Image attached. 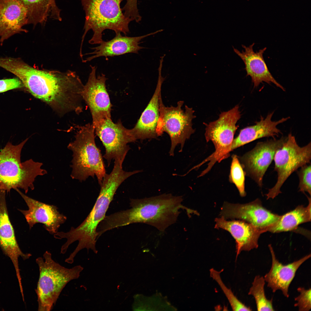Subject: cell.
<instances>
[{"mask_svg":"<svg viewBox=\"0 0 311 311\" xmlns=\"http://www.w3.org/2000/svg\"><path fill=\"white\" fill-rule=\"evenodd\" d=\"M23 87L22 82L18 78L0 80V93Z\"/></svg>","mask_w":311,"mask_h":311,"instance_id":"4dcf8cb0","label":"cell"},{"mask_svg":"<svg viewBox=\"0 0 311 311\" xmlns=\"http://www.w3.org/2000/svg\"><path fill=\"white\" fill-rule=\"evenodd\" d=\"M210 276L219 285L227 298L233 311H251V309L241 302L223 281L220 276L222 270L218 271L213 268L210 269Z\"/></svg>","mask_w":311,"mask_h":311,"instance_id":"4316f807","label":"cell"},{"mask_svg":"<svg viewBox=\"0 0 311 311\" xmlns=\"http://www.w3.org/2000/svg\"><path fill=\"white\" fill-rule=\"evenodd\" d=\"M95 132L104 146L103 157L109 166L113 160L126 156L130 149L128 143L135 141L130 129L125 128L120 121L115 123L111 118L106 119L94 126Z\"/></svg>","mask_w":311,"mask_h":311,"instance_id":"7c38bea8","label":"cell"},{"mask_svg":"<svg viewBox=\"0 0 311 311\" xmlns=\"http://www.w3.org/2000/svg\"><path fill=\"white\" fill-rule=\"evenodd\" d=\"M162 31L160 30L143 35L134 37L123 36L121 33L116 34L112 39L107 41H103L98 46L92 48L93 51L87 54L90 56L83 61H90L102 56L113 57L129 53L138 54L141 50L145 48L139 45L140 41L142 39Z\"/></svg>","mask_w":311,"mask_h":311,"instance_id":"7402d4cb","label":"cell"},{"mask_svg":"<svg viewBox=\"0 0 311 311\" xmlns=\"http://www.w3.org/2000/svg\"><path fill=\"white\" fill-rule=\"evenodd\" d=\"M273 114L272 112L265 118L261 117L254 125L241 129L238 136L233 140L231 151L257 139L268 137L275 138V136H278L281 132L277 126L290 117H283L278 121H273L272 119Z\"/></svg>","mask_w":311,"mask_h":311,"instance_id":"603a6c76","label":"cell"},{"mask_svg":"<svg viewBox=\"0 0 311 311\" xmlns=\"http://www.w3.org/2000/svg\"><path fill=\"white\" fill-rule=\"evenodd\" d=\"M7 70L16 76L33 95L56 111L81 110L80 103L84 85L75 72L37 69L18 58L10 62Z\"/></svg>","mask_w":311,"mask_h":311,"instance_id":"6da1fadb","label":"cell"},{"mask_svg":"<svg viewBox=\"0 0 311 311\" xmlns=\"http://www.w3.org/2000/svg\"><path fill=\"white\" fill-rule=\"evenodd\" d=\"M307 206H298L295 209L280 216L278 220L268 231L275 233L291 231L300 224L311 221V198L307 197Z\"/></svg>","mask_w":311,"mask_h":311,"instance_id":"d4e9b609","label":"cell"},{"mask_svg":"<svg viewBox=\"0 0 311 311\" xmlns=\"http://www.w3.org/2000/svg\"><path fill=\"white\" fill-rule=\"evenodd\" d=\"M85 13L84 33L80 50L87 33L93 32L89 41L91 44H99L103 40V33L105 29L113 31L116 34L129 32V24L132 20L126 17L121 8L122 0H81Z\"/></svg>","mask_w":311,"mask_h":311,"instance_id":"5b68a950","label":"cell"},{"mask_svg":"<svg viewBox=\"0 0 311 311\" xmlns=\"http://www.w3.org/2000/svg\"><path fill=\"white\" fill-rule=\"evenodd\" d=\"M311 143L303 147L297 144L295 137L290 133L281 148L276 153L274 170L277 173L276 183L266 194L267 199H273L281 193L284 183L294 172L303 166L310 164Z\"/></svg>","mask_w":311,"mask_h":311,"instance_id":"30bf717a","label":"cell"},{"mask_svg":"<svg viewBox=\"0 0 311 311\" xmlns=\"http://www.w3.org/2000/svg\"><path fill=\"white\" fill-rule=\"evenodd\" d=\"M28 24L27 12L18 0H0V44L12 35L28 31L22 28Z\"/></svg>","mask_w":311,"mask_h":311,"instance_id":"ac0fdd59","label":"cell"},{"mask_svg":"<svg viewBox=\"0 0 311 311\" xmlns=\"http://www.w3.org/2000/svg\"><path fill=\"white\" fill-rule=\"evenodd\" d=\"M123 183L122 178L113 173L106 174L103 177L100 185L98 196L90 213L84 221L76 228L72 227L67 232H58L55 235L56 239L67 240L62 246V249L66 251L69 246L76 241L78 244L71 256L75 257L80 250L86 248L97 253L95 247L97 238L96 230L100 223L104 219L110 204L115 193Z\"/></svg>","mask_w":311,"mask_h":311,"instance_id":"3957f363","label":"cell"},{"mask_svg":"<svg viewBox=\"0 0 311 311\" xmlns=\"http://www.w3.org/2000/svg\"><path fill=\"white\" fill-rule=\"evenodd\" d=\"M184 101L178 102L176 107H166L162 102V96L159 100L160 117L157 132L158 136L164 132L167 133L170 139L171 144L169 152L173 156L176 146L180 145V151L182 150L185 141L195 132L192 128V120L195 118L193 109L185 106V111L182 107Z\"/></svg>","mask_w":311,"mask_h":311,"instance_id":"9c48e42d","label":"cell"},{"mask_svg":"<svg viewBox=\"0 0 311 311\" xmlns=\"http://www.w3.org/2000/svg\"><path fill=\"white\" fill-rule=\"evenodd\" d=\"M128 3L134 4L137 3V0H125Z\"/></svg>","mask_w":311,"mask_h":311,"instance_id":"1f68e13d","label":"cell"},{"mask_svg":"<svg viewBox=\"0 0 311 311\" xmlns=\"http://www.w3.org/2000/svg\"><path fill=\"white\" fill-rule=\"evenodd\" d=\"M162 68L161 66H159L158 82L152 98L134 126L130 129L135 141L156 139L158 136L157 128L160 117L159 100L162 84L165 79L162 76Z\"/></svg>","mask_w":311,"mask_h":311,"instance_id":"2e32d148","label":"cell"},{"mask_svg":"<svg viewBox=\"0 0 311 311\" xmlns=\"http://www.w3.org/2000/svg\"><path fill=\"white\" fill-rule=\"evenodd\" d=\"M215 228H221L230 233L235 240L236 257L242 251H249L258 246L260 235L265 231L244 221H227L222 217L215 219Z\"/></svg>","mask_w":311,"mask_h":311,"instance_id":"e0dca14e","label":"cell"},{"mask_svg":"<svg viewBox=\"0 0 311 311\" xmlns=\"http://www.w3.org/2000/svg\"><path fill=\"white\" fill-rule=\"evenodd\" d=\"M299 294L295 298L296 302L295 307L298 308L299 311H308L311 309V289H306L303 287L297 289Z\"/></svg>","mask_w":311,"mask_h":311,"instance_id":"f546056e","label":"cell"},{"mask_svg":"<svg viewBox=\"0 0 311 311\" xmlns=\"http://www.w3.org/2000/svg\"><path fill=\"white\" fill-rule=\"evenodd\" d=\"M232 158L229 180L235 185L240 196L244 197L246 195L245 190V172L238 157L234 155L232 156Z\"/></svg>","mask_w":311,"mask_h":311,"instance_id":"83f0119b","label":"cell"},{"mask_svg":"<svg viewBox=\"0 0 311 311\" xmlns=\"http://www.w3.org/2000/svg\"><path fill=\"white\" fill-rule=\"evenodd\" d=\"M265 282L263 277L256 276L249 289L248 295L254 297L258 311H274L272 299H268L265 294Z\"/></svg>","mask_w":311,"mask_h":311,"instance_id":"484cf974","label":"cell"},{"mask_svg":"<svg viewBox=\"0 0 311 311\" xmlns=\"http://www.w3.org/2000/svg\"><path fill=\"white\" fill-rule=\"evenodd\" d=\"M297 174L299 179V191L303 193L307 192L311 195V165L306 164L300 167Z\"/></svg>","mask_w":311,"mask_h":311,"instance_id":"f1b7e54d","label":"cell"},{"mask_svg":"<svg viewBox=\"0 0 311 311\" xmlns=\"http://www.w3.org/2000/svg\"><path fill=\"white\" fill-rule=\"evenodd\" d=\"M241 116L239 106L237 105L227 111L221 112L217 120L204 123L206 140L213 142L215 150L200 164L201 165L209 162L207 167L203 171L204 173L210 170L216 162H219L229 157L234 135L238 127L236 124Z\"/></svg>","mask_w":311,"mask_h":311,"instance_id":"ba28073f","label":"cell"},{"mask_svg":"<svg viewBox=\"0 0 311 311\" xmlns=\"http://www.w3.org/2000/svg\"><path fill=\"white\" fill-rule=\"evenodd\" d=\"M43 258L36 260L39 276L35 290L37 297L38 310L50 311L53 308L61 292L70 281L77 279L83 268L77 265L66 268L55 262L51 254L46 251Z\"/></svg>","mask_w":311,"mask_h":311,"instance_id":"52a82bcc","label":"cell"},{"mask_svg":"<svg viewBox=\"0 0 311 311\" xmlns=\"http://www.w3.org/2000/svg\"><path fill=\"white\" fill-rule=\"evenodd\" d=\"M15 190L24 200L28 207V210H19L24 215L30 229L35 224L41 223L43 224L44 228L50 234L54 235L58 232L60 225L67 220V217L59 213L56 206L33 199L18 189Z\"/></svg>","mask_w":311,"mask_h":311,"instance_id":"9a60e30c","label":"cell"},{"mask_svg":"<svg viewBox=\"0 0 311 311\" xmlns=\"http://www.w3.org/2000/svg\"><path fill=\"white\" fill-rule=\"evenodd\" d=\"M94 132L92 124L80 127L67 148L73 153L71 178L82 182L89 176H96L100 185L106 173L100 151L96 144Z\"/></svg>","mask_w":311,"mask_h":311,"instance_id":"8992f818","label":"cell"},{"mask_svg":"<svg viewBox=\"0 0 311 311\" xmlns=\"http://www.w3.org/2000/svg\"><path fill=\"white\" fill-rule=\"evenodd\" d=\"M181 196L170 194L141 199H131L130 208L107 216L106 222L111 229L131 224L141 223L153 226L164 232L175 223L180 213L185 210L187 214H197L182 204Z\"/></svg>","mask_w":311,"mask_h":311,"instance_id":"7a4b0ae2","label":"cell"},{"mask_svg":"<svg viewBox=\"0 0 311 311\" xmlns=\"http://www.w3.org/2000/svg\"><path fill=\"white\" fill-rule=\"evenodd\" d=\"M253 43L249 46L242 45L244 49L241 52L234 47V52L243 61L245 65L246 76H249L253 84L254 87H257L263 82L269 84L273 83L283 91L284 88L278 83L273 77L268 70L263 57V54L266 48L254 51Z\"/></svg>","mask_w":311,"mask_h":311,"instance_id":"ffe728a7","label":"cell"},{"mask_svg":"<svg viewBox=\"0 0 311 311\" xmlns=\"http://www.w3.org/2000/svg\"><path fill=\"white\" fill-rule=\"evenodd\" d=\"M6 191L0 189V247L3 253L10 258L14 266L16 275L20 274L18 259H29L31 255L24 254L20 249L10 221L5 200Z\"/></svg>","mask_w":311,"mask_h":311,"instance_id":"44dd1931","label":"cell"},{"mask_svg":"<svg viewBox=\"0 0 311 311\" xmlns=\"http://www.w3.org/2000/svg\"><path fill=\"white\" fill-rule=\"evenodd\" d=\"M27 10L28 24L45 23L49 16L61 21L60 10L56 0H18Z\"/></svg>","mask_w":311,"mask_h":311,"instance_id":"cb8c5ba5","label":"cell"},{"mask_svg":"<svg viewBox=\"0 0 311 311\" xmlns=\"http://www.w3.org/2000/svg\"><path fill=\"white\" fill-rule=\"evenodd\" d=\"M220 215L226 219L244 221L265 232L278 220L281 216L263 207L259 198L244 204L225 202L221 208Z\"/></svg>","mask_w":311,"mask_h":311,"instance_id":"5bb4252c","label":"cell"},{"mask_svg":"<svg viewBox=\"0 0 311 311\" xmlns=\"http://www.w3.org/2000/svg\"><path fill=\"white\" fill-rule=\"evenodd\" d=\"M268 247L272 257V264L269 271L263 277L265 282L273 293L280 290L283 295L288 298L289 287L297 271L304 263L310 257L311 254L291 263L284 265L276 258L272 245L269 244Z\"/></svg>","mask_w":311,"mask_h":311,"instance_id":"d6986e66","label":"cell"},{"mask_svg":"<svg viewBox=\"0 0 311 311\" xmlns=\"http://www.w3.org/2000/svg\"><path fill=\"white\" fill-rule=\"evenodd\" d=\"M287 137L258 142L253 149L239 158L245 175L251 178L259 187L262 186L263 176Z\"/></svg>","mask_w":311,"mask_h":311,"instance_id":"8fae6325","label":"cell"},{"mask_svg":"<svg viewBox=\"0 0 311 311\" xmlns=\"http://www.w3.org/2000/svg\"><path fill=\"white\" fill-rule=\"evenodd\" d=\"M90 66L91 71L84 86L82 96L90 110L94 126L103 120L111 118V105L106 88L107 78L103 73L97 77L96 67Z\"/></svg>","mask_w":311,"mask_h":311,"instance_id":"4fadbf2b","label":"cell"},{"mask_svg":"<svg viewBox=\"0 0 311 311\" xmlns=\"http://www.w3.org/2000/svg\"><path fill=\"white\" fill-rule=\"evenodd\" d=\"M14 145L8 142L0 152V189L9 192L12 189H23L26 193L34 189V182L38 176L47 171L42 168L43 163L30 159L21 162L22 149L28 141Z\"/></svg>","mask_w":311,"mask_h":311,"instance_id":"277c9868","label":"cell"}]
</instances>
